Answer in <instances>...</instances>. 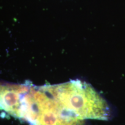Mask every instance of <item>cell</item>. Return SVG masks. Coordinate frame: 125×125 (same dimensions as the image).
Listing matches in <instances>:
<instances>
[{
	"label": "cell",
	"instance_id": "cell-1",
	"mask_svg": "<svg viewBox=\"0 0 125 125\" xmlns=\"http://www.w3.org/2000/svg\"><path fill=\"white\" fill-rule=\"evenodd\" d=\"M43 86L62 108L78 119L105 121L110 116L106 101L87 83L76 79Z\"/></svg>",
	"mask_w": 125,
	"mask_h": 125
},
{
	"label": "cell",
	"instance_id": "cell-2",
	"mask_svg": "<svg viewBox=\"0 0 125 125\" xmlns=\"http://www.w3.org/2000/svg\"><path fill=\"white\" fill-rule=\"evenodd\" d=\"M16 118L31 125H85L62 108L43 86L31 83L21 96Z\"/></svg>",
	"mask_w": 125,
	"mask_h": 125
}]
</instances>
